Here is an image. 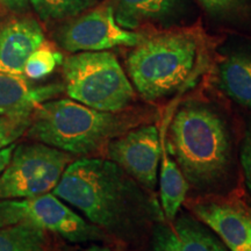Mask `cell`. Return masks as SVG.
<instances>
[{
    "mask_svg": "<svg viewBox=\"0 0 251 251\" xmlns=\"http://www.w3.org/2000/svg\"><path fill=\"white\" fill-rule=\"evenodd\" d=\"M131 121L69 99L45 101L34 111L28 137L70 155L87 156L131 127Z\"/></svg>",
    "mask_w": 251,
    "mask_h": 251,
    "instance_id": "3957f363",
    "label": "cell"
},
{
    "mask_svg": "<svg viewBox=\"0 0 251 251\" xmlns=\"http://www.w3.org/2000/svg\"><path fill=\"white\" fill-rule=\"evenodd\" d=\"M29 125L30 118H11L0 115V150L23 136Z\"/></svg>",
    "mask_w": 251,
    "mask_h": 251,
    "instance_id": "ffe728a7",
    "label": "cell"
},
{
    "mask_svg": "<svg viewBox=\"0 0 251 251\" xmlns=\"http://www.w3.org/2000/svg\"><path fill=\"white\" fill-rule=\"evenodd\" d=\"M198 42L187 33H166L143 39L127 58L133 85L148 101L175 93L196 65Z\"/></svg>",
    "mask_w": 251,
    "mask_h": 251,
    "instance_id": "277c9868",
    "label": "cell"
},
{
    "mask_svg": "<svg viewBox=\"0 0 251 251\" xmlns=\"http://www.w3.org/2000/svg\"><path fill=\"white\" fill-rule=\"evenodd\" d=\"M67 92L71 99L102 112L124 111L134 99V89L112 52L83 51L63 62Z\"/></svg>",
    "mask_w": 251,
    "mask_h": 251,
    "instance_id": "5b68a950",
    "label": "cell"
},
{
    "mask_svg": "<svg viewBox=\"0 0 251 251\" xmlns=\"http://www.w3.org/2000/svg\"><path fill=\"white\" fill-rule=\"evenodd\" d=\"M83 251H111L108 249V248L106 247H100V246H92L90 248H87V249L83 250Z\"/></svg>",
    "mask_w": 251,
    "mask_h": 251,
    "instance_id": "d4e9b609",
    "label": "cell"
},
{
    "mask_svg": "<svg viewBox=\"0 0 251 251\" xmlns=\"http://www.w3.org/2000/svg\"><path fill=\"white\" fill-rule=\"evenodd\" d=\"M143 36L121 27L117 23L114 9L103 5L77 20L72 21L61 30L58 41L70 52L103 51L115 47H135Z\"/></svg>",
    "mask_w": 251,
    "mask_h": 251,
    "instance_id": "ba28073f",
    "label": "cell"
},
{
    "mask_svg": "<svg viewBox=\"0 0 251 251\" xmlns=\"http://www.w3.org/2000/svg\"><path fill=\"white\" fill-rule=\"evenodd\" d=\"M71 161L70 153L41 142L15 146L7 166L0 174V200L49 193Z\"/></svg>",
    "mask_w": 251,
    "mask_h": 251,
    "instance_id": "8992f818",
    "label": "cell"
},
{
    "mask_svg": "<svg viewBox=\"0 0 251 251\" xmlns=\"http://www.w3.org/2000/svg\"><path fill=\"white\" fill-rule=\"evenodd\" d=\"M28 0H0V5L13 11H20L26 7Z\"/></svg>",
    "mask_w": 251,
    "mask_h": 251,
    "instance_id": "cb8c5ba5",
    "label": "cell"
},
{
    "mask_svg": "<svg viewBox=\"0 0 251 251\" xmlns=\"http://www.w3.org/2000/svg\"><path fill=\"white\" fill-rule=\"evenodd\" d=\"M183 0H117L114 15L126 29H134L147 21H161L178 11Z\"/></svg>",
    "mask_w": 251,
    "mask_h": 251,
    "instance_id": "2e32d148",
    "label": "cell"
},
{
    "mask_svg": "<svg viewBox=\"0 0 251 251\" xmlns=\"http://www.w3.org/2000/svg\"><path fill=\"white\" fill-rule=\"evenodd\" d=\"M52 194L91 224L121 237L162 221L161 205L111 159L71 162Z\"/></svg>",
    "mask_w": 251,
    "mask_h": 251,
    "instance_id": "6da1fadb",
    "label": "cell"
},
{
    "mask_svg": "<svg viewBox=\"0 0 251 251\" xmlns=\"http://www.w3.org/2000/svg\"><path fill=\"white\" fill-rule=\"evenodd\" d=\"M161 141V207L165 218L174 221L186 198L188 184L181 174L179 166L172 159L166 140L162 136Z\"/></svg>",
    "mask_w": 251,
    "mask_h": 251,
    "instance_id": "5bb4252c",
    "label": "cell"
},
{
    "mask_svg": "<svg viewBox=\"0 0 251 251\" xmlns=\"http://www.w3.org/2000/svg\"><path fill=\"white\" fill-rule=\"evenodd\" d=\"M45 45V34L34 20L12 21L0 29V74L24 75L25 65Z\"/></svg>",
    "mask_w": 251,
    "mask_h": 251,
    "instance_id": "7c38bea8",
    "label": "cell"
},
{
    "mask_svg": "<svg viewBox=\"0 0 251 251\" xmlns=\"http://www.w3.org/2000/svg\"><path fill=\"white\" fill-rule=\"evenodd\" d=\"M0 251H47L46 231L25 224L0 227Z\"/></svg>",
    "mask_w": 251,
    "mask_h": 251,
    "instance_id": "e0dca14e",
    "label": "cell"
},
{
    "mask_svg": "<svg viewBox=\"0 0 251 251\" xmlns=\"http://www.w3.org/2000/svg\"><path fill=\"white\" fill-rule=\"evenodd\" d=\"M168 148L188 186L215 191L227 180L231 166V141L219 113L201 103H187L170 125Z\"/></svg>",
    "mask_w": 251,
    "mask_h": 251,
    "instance_id": "7a4b0ae2",
    "label": "cell"
},
{
    "mask_svg": "<svg viewBox=\"0 0 251 251\" xmlns=\"http://www.w3.org/2000/svg\"><path fill=\"white\" fill-rule=\"evenodd\" d=\"M59 91L57 85L33 86L23 75L0 74V115L31 118L41 103Z\"/></svg>",
    "mask_w": 251,
    "mask_h": 251,
    "instance_id": "4fadbf2b",
    "label": "cell"
},
{
    "mask_svg": "<svg viewBox=\"0 0 251 251\" xmlns=\"http://www.w3.org/2000/svg\"><path fill=\"white\" fill-rule=\"evenodd\" d=\"M194 214L212 229L229 251H251V208L241 202L209 201L193 207Z\"/></svg>",
    "mask_w": 251,
    "mask_h": 251,
    "instance_id": "30bf717a",
    "label": "cell"
},
{
    "mask_svg": "<svg viewBox=\"0 0 251 251\" xmlns=\"http://www.w3.org/2000/svg\"><path fill=\"white\" fill-rule=\"evenodd\" d=\"M15 146H17V144L12 143L9 144L8 147H6V148L0 150V174H1V172L5 170L6 166H7L9 159H11L12 157V153H13L15 149Z\"/></svg>",
    "mask_w": 251,
    "mask_h": 251,
    "instance_id": "603a6c76",
    "label": "cell"
},
{
    "mask_svg": "<svg viewBox=\"0 0 251 251\" xmlns=\"http://www.w3.org/2000/svg\"><path fill=\"white\" fill-rule=\"evenodd\" d=\"M174 227L157 224L152 231V251H229L212 229L193 216L183 214Z\"/></svg>",
    "mask_w": 251,
    "mask_h": 251,
    "instance_id": "8fae6325",
    "label": "cell"
},
{
    "mask_svg": "<svg viewBox=\"0 0 251 251\" xmlns=\"http://www.w3.org/2000/svg\"><path fill=\"white\" fill-rule=\"evenodd\" d=\"M207 11L215 14H226L238 8L242 0H199Z\"/></svg>",
    "mask_w": 251,
    "mask_h": 251,
    "instance_id": "7402d4cb",
    "label": "cell"
},
{
    "mask_svg": "<svg viewBox=\"0 0 251 251\" xmlns=\"http://www.w3.org/2000/svg\"><path fill=\"white\" fill-rule=\"evenodd\" d=\"M240 161L247 190L251 197V127L248 128L244 134L240 150Z\"/></svg>",
    "mask_w": 251,
    "mask_h": 251,
    "instance_id": "44dd1931",
    "label": "cell"
},
{
    "mask_svg": "<svg viewBox=\"0 0 251 251\" xmlns=\"http://www.w3.org/2000/svg\"><path fill=\"white\" fill-rule=\"evenodd\" d=\"M62 62L63 57L59 52L42 45L29 56L25 65L24 75L30 79H41L51 74Z\"/></svg>",
    "mask_w": 251,
    "mask_h": 251,
    "instance_id": "d6986e66",
    "label": "cell"
},
{
    "mask_svg": "<svg viewBox=\"0 0 251 251\" xmlns=\"http://www.w3.org/2000/svg\"><path fill=\"white\" fill-rule=\"evenodd\" d=\"M30 225L74 243L101 241L105 233L52 193L26 199L0 200V227Z\"/></svg>",
    "mask_w": 251,
    "mask_h": 251,
    "instance_id": "52a82bcc",
    "label": "cell"
},
{
    "mask_svg": "<svg viewBox=\"0 0 251 251\" xmlns=\"http://www.w3.org/2000/svg\"><path fill=\"white\" fill-rule=\"evenodd\" d=\"M162 141L155 126L127 130L107 144L109 159L147 190L157 184Z\"/></svg>",
    "mask_w": 251,
    "mask_h": 251,
    "instance_id": "9c48e42d",
    "label": "cell"
},
{
    "mask_svg": "<svg viewBox=\"0 0 251 251\" xmlns=\"http://www.w3.org/2000/svg\"><path fill=\"white\" fill-rule=\"evenodd\" d=\"M219 81L226 94L251 111V52H236L219 68Z\"/></svg>",
    "mask_w": 251,
    "mask_h": 251,
    "instance_id": "9a60e30c",
    "label": "cell"
},
{
    "mask_svg": "<svg viewBox=\"0 0 251 251\" xmlns=\"http://www.w3.org/2000/svg\"><path fill=\"white\" fill-rule=\"evenodd\" d=\"M34 9L45 20L75 17L93 5V0H29Z\"/></svg>",
    "mask_w": 251,
    "mask_h": 251,
    "instance_id": "ac0fdd59",
    "label": "cell"
}]
</instances>
